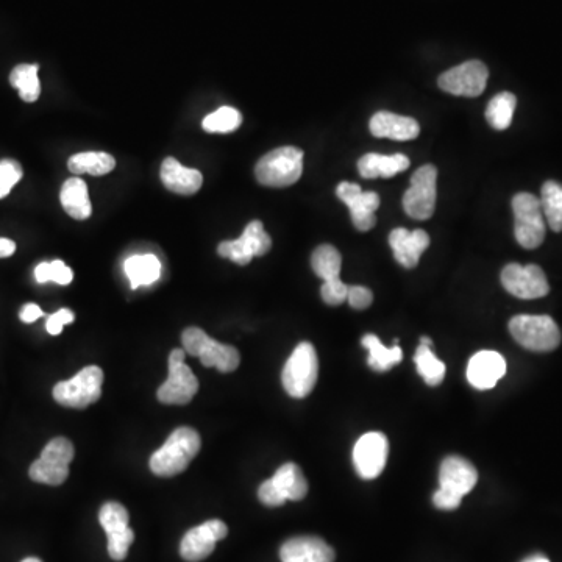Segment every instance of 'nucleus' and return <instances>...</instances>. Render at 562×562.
<instances>
[{"label": "nucleus", "mask_w": 562, "mask_h": 562, "mask_svg": "<svg viewBox=\"0 0 562 562\" xmlns=\"http://www.w3.org/2000/svg\"><path fill=\"white\" fill-rule=\"evenodd\" d=\"M202 441L194 428L180 427L169 436L163 447L150 458V470L157 477L171 478L182 474L199 455Z\"/></svg>", "instance_id": "f257e3e1"}, {"label": "nucleus", "mask_w": 562, "mask_h": 562, "mask_svg": "<svg viewBox=\"0 0 562 562\" xmlns=\"http://www.w3.org/2000/svg\"><path fill=\"white\" fill-rule=\"evenodd\" d=\"M303 172V152L297 147H278L257 163L255 177L269 188H286L299 182Z\"/></svg>", "instance_id": "f03ea898"}, {"label": "nucleus", "mask_w": 562, "mask_h": 562, "mask_svg": "<svg viewBox=\"0 0 562 562\" xmlns=\"http://www.w3.org/2000/svg\"><path fill=\"white\" fill-rule=\"evenodd\" d=\"M319 375L316 349L310 342H302L289 356L283 367L281 383L294 399H305L313 392Z\"/></svg>", "instance_id": "7ed1b4c3"}, {"label": "nucleus", "mask_w": 562, "mask_h": 562, "mask_svg": "<svg viewBox=\"0 0 562 562\" xmlns=\"http://www.w3.org/2000/svg\"><path fill=\"white\" fill-rule=\"evenodd\" d=\"M509 331L531 352H552L561 342V331L550 316L520 314L509 321Z\"/></svg>", "instance_id": "20e7f679"}, {"label": "nucleus", "mask_w": 562, "mask_h": 562, "mask_svg": "<svg viewBox=\"0 0 562 562\" xmlns=\"http://www.w3.org/2000/svg\"><path fill=\"white\" fill-rule=\"evenodd\" d=\"M104 370L97 366H88L68 381H60L54 388L55 402L66 408L85 410L93 405L102 395Z\"/></svg>", "instance_id": "39448f33"}, {"label": "nucleus", "mask_w": 562, "mask_h": 562, "mask_svg": "<svg viewBox=\"0 0 562 562\" xmlns=\"http://www.w3.org/2000/svg\"><path fill=\"white\" fill-rule=\"evenodd\" d=\"M74 445L69 439L55 438L44 447L40 458L30 466L29 475L35 483L60 486L69 477V464L74 459Z\"/></svg>", "instance_id": "423d86ee"}, {"label": "nucleus", "mask_w": 562, "mask_h": 562, "mask_svg": "<svg viewBox=\"0 0 562 562\" xmlns=\"http://www.w3.org/2000/svg\"><path fill=\"white\" fill-rule=\"evenodd\" d=\"M514 235L523 249H538L545 238V221L541 200L530 193L513 199Z\"/></svg>", "instance_id": "0eeeda50"}, {"label": "nucleus", "mask_w": 562, "mask_h": 562, "mask_svg": "<svg viewBox=\"0 0 562 562\" xmlns=\"http://www.w3.org/2000/svg\"><path fill=\"white\" fill-rule=\"evenodd\" d=\"M186 352L174 349L169 355V377L158 389L157 397L164 405H188L199 392V381L185 364Z\"/></svg>", "instance_id": "6e6552de"}, {"label": "nucleus", "mask_w": 562, "mask_h": 562, "mask_svg": "<svg viewBox=\"0 0 562 562\" xmlns=\"http://www.w3.org/2000/svg\"><path fill=\"white\" fill-rule=\"evenodd\" d=\"M436 178L438 171L433 164H425L414 172L410 189L403 196V208L408 216L417 221H425L433 216L436 205Z\"/></svg>", "instance_id": "1a4fd4ad"}, {"label": "nucleus", "mask_w": 562, "mask_h": 562, "mask_svg": "<svg viewBox=\"0 0 562 562\" xmlns=\"http://www.w3.org/2000/svg\"><path fill=\"white\" fill-rule=\"evenodd\" d=\"M271 247L272 239L264 230L263 222L252 221L247 224L241 238L221 242L217 247V253L239 266H246L253 258L266 255Z\"/></svg>", "instance_id": "9d476101"}, {"label": "nucleus", "mask_w": 562, "mask_h": 562, "mask_svg": "<svg viewBox=\"0 0 562 562\" xmlns=\"http://www.w3.org/2000/svg\"><path fill=\"white\" fill-rule=\"evenodd\" d=\"M489 71L484 63L470 60L449 69L439 77V88L453 96L478 97L488 83Z\"/></svg>", "instance_id": "9b49d317"}, {"label": "nucleus", "mask_w": 562, "mask_h": 562, "mask_svg": "<svg viewBox=\"0 0 562 562\" xmlns=\"http://www.w3.org/2000/svg\"><path fill=\"white\" fill-rule=\"evenodd\" d=\"M502 283L503 288L517 299H541L550 292L547 277L536 264H528V266L508 264L502 272Z\"/></svg>", "instance_id": "f8f14e48"}, {"label": "nucleus", "mask_w": 562, "mask_h": 562, "mask_svg": "<svg viewBox=\"0 0 562 562\" xmlns=\"http://www.w3.org/2000/svg\"><path fill=\"white\" fill-rule=\"evenodd\" d=\"M389 455V442L385 434H364L353 449V466L363 480H374L385 470Z\"/></svg>", "instance_id": "ddd939ff"}, {"label": "nucleus", "mask_w": 562, "mask_h": 562, "mask_svg": "<svg viewBox=\"0 0 562 562\" xmlns=\"http://www.w3.org/2000/svg\"><path fill=\"white\" fill-rule=\"evenodd\" d=\"M227 534V525L222 520H208L183 536L180 555L188 562L203 561L214 552L216 542L227 538Z\"/></svg>", "instance_id": "4468645a"}, {"label": "nucleus", "mask_w": 562, "mask_h": 562, "mask_svg": "<svg viewBox=\"0 0 562 562\" xmlns=\"http://www.w3.org/2000/svg\"><path fill=\"white\" fill-rule=\"evenodd\" d=\"M336 194L349 207L353 225L360 232H369L370 228H374L377 222L375 211L380 207L377 193L363 191L356 183L342 182L336 188Z\"/></svg>", "instance_id": "2eb2a0df"}, {"label": "nucleus", "mask_w": 562, "mask_h": 562, "mask_svg": "<svg viewBox=\"0 0 562 562\" xmlns=\"http://www.w3.org/2000/svg\"><path fill=\"white\" fill-rule=\"evenodd\" d=\"M506 374V361L494 350H481L472 356L467 366V380L480 391L494 388Z\"/></svg>", "instance_id": "dca6fc26"}, {"label": "nucleus", "mask_w": 562, "mask_h": 562, "mask_svg": "<svg viewBox=\"0 0 562 562\" xmlns=\"http://www.w3.org/2000/svg\"><path fill=\"white\" fill-rule=\"evenodd\" d=\"M335 550L316 536H299L281 545V562H335Z\"/></svg>", "instance_id": "f3484780"}, {"label": "nucleus", "mask_w": 562, "mask_h": 562, "mask_svg": "<svg viewBox=\"0 0 562 562\" xmlns=\"http://www.w3.org/2000/svg\"><path fill=\"white\" fill-rule=\"evenodd\" d=\"M477 481V469L467 459L461 458V456H449L442 461L441 469H439L441 488L463 498L475 488Z\"/></svg>", "instance_id": "a211bd4d"}, {"label": "nucleus", "mask_w": 562, "mask_h": 562, "mask_svg": "<svg viewBox=\"0 0 562 562\" xmlns=\"http://www.w3.org/2000/svg\"><path fill=\"white\" fill-rule=\"evenodd\" d=\"M389 244L397 263L406 269H414L419 264L422 253L430 246V236L424 230H406L395 228L389 235Z\"/></svg>", "instance_id": "6ab92c4d"}, {"label": "nucleus", "mask_w": 562, "mask_h": 562, "mask_svg": "<svg viewBox=\"0 0 562 562\" xmlns=\"http://www.w3.org/2000/svg\"><path fill=\"white\" fill-rule=\"evenodd\" d=\"M160 177L169 191L180 196H193L202 188V172L185 168L172 157L166 158L161 164Z\"/></svg>", "instance_id": "aec40b11"}, {"label": "nucleus", "mask_w": 562, "mask_h": 562, "mask_svg": "<svg viewBox=\"0 0 562 562\" xmlns=\"http://www.w3.org/2000/svg\"><path fill=\"white\" fill-rule=\"evenodd\" d=\"M370 133L377 138L411 141L419 136L420 127L416 119L389 113V111H380L370 119Z\"/></svg>", "instance_id": "412c9836"}, {"label": "nucleus", "mask_w": 562, "mask_h": 562, "mask_svg": "<svg viewBox=\"0 0 562 562\" xmlns=\"http://www.w3.org/2000/svg\"><path fill=\"white\" fill-rule=\"evenodd\" d=\"M410 168V158L403 153L395 155H380L367 153L358 161V171L363 178H391Z\"/></svg>", "instance_id": "4be33fe9"}, {"label": "nucleus", "mask_w": 562, "mask_h": 562, "mask_svg": "<svg viewBox=\"0 0 562 562\" xmlns=\"http://www.w3.org/2000/svg\"><path fill=\"white\" fill-rule=\"evenodd\" d=\"M60 200L66 213L77 221H85L93 214L88 186L82 178L72 177L66 180L65 185L61 186Z\"/></svg>", "instance_id": "5701e85b"}, {"label": "nucleus", "mask_w": 562, "mask_h": 562, "mask_svg": "<svg viewBox=\"0 0 562 562\" xmlns=\"http://www.w3.org/2000/svg\"><path fill=\"white\" fill-rule=\"evenodd\" d=\"M199 358L203 366L216 367L222 374L235 372L239 363H241V356H239L235 347L221 344V342L214 341L211 338H208L207 342L203 344Z\"/></svg>", "instance_id": "b1692460"}, {"label": "nucleus", "mask_w": 562, "mask_h": 562, "mask_svg": "<svg viewBox=\"0 0 562 562\" xmlns=\"http://www.w3.org/2000/svg\"><path fill=\"white\" fill-rule=\"evenodd\" d=\"M275 486L280 489L283 497L292 502H299L303 500L308 494V481L303 477V472L299 466L294 463H286L275 472L272 477Z\"/></svg>", "instance_id": "393cba45"}, {"label": "nucleus", "mask_w": 562, "mask_h": 562, "mask_svg": "<svg viewBox=\"0 0 562 562\" xmlns=\"http://www.w3.org/2000/svg\"><path fill=\"white\" fill-rule=\"evenodd\" d=\"M125 274L129 277L132 288L150 286L160 278L161 263L155 255H135L125 261Z\"/></svg>", "instance_id": "a878e982"}, {"label": "nucleus", "mask_w": 562, "mask_h": 562, "mask_svg": "<svg viewBox=\"0 0 562 562\" xmlns=\"http://www.w3.org/2000/svg\"><path fill=\"white\" fill-rule=\"evenodd\" d=\"M68 168L75 175L89 174L102 177L116 168V160L110 153L82 152L69 158Z\"/></svg>", "instance_id": "bb28decb"}, {"label": "nucleus", "mask_w": 562, "mask_h": 562, "mask_svg": "<svg viewBox=\"0 0 562 562\" xmlns=\"http://www.w3.org/2000/svg\"><path fill=\"white\" fill-rule=\"evenodd\" d=\"M361 344L369 350V364L370 369L375 370V372H388L392 367L397 366V364L402 363L403 352L397 344L391 349L383 346L381 344L378 336L366 335L361 339Z\"/></svg>", "instance_id": "cd10ccee"}, {"label": "nucleus", "mask_w": 562, "mask_h": 562, "mask_svg": "<svg viewBox=\"0 0 562 562\" xmlns=\"http://www.w3.org/2000/svg\"><path fill=\"white\" fill-rule=\"evenodd\" d=\"M38 65H19L10 74L11 86L19 91V96L24 102H36L40 99L41 83L38 79Z\"/></svg>", "instance_id": "c85d7f7f"}, {"label": "nucleus", "mask_w": 562, "mask_h": 562, "mask_svg": "<svg viewBox=\"0 0 562 562\" xmlns=\"http://www.w3.org/2000/svg\"><path fill=\"white\" fill-rule=\"evenodd\" d=\"M517 99L514 94L500 93L492 97L486 108V119L495 130L508 129L513 122L514 111H516Z\"/></svg>", "instance_id": "c756f323"}, {"label": "nucleus", "mask_w": 562, "mask_h": 562, "mask_svg": "<svg viewBox=\"0 0 562 562\" xmlns=\"http://www.w3.org/2000/svg\"><path fill=\"white\" fill-rule=\"evenodd\" d=\"M541 208L553 232H562V185L547 182L542 186Z\"/></svg>", "instance_id": "7c9ffc66"}, {"label": "nucleus", "mask_w": 562, "mask_h": 562, "mask_svg": "<svg viewBox=\"0 0 562 562\" xmlns=\"http://www.w3.org/2000/svg\"><path fill=\"white\" fill-rule=\"evenodd\" d=\"M341 264V253L335 247L330 246V244L317 247L313 252V257H311L313 271L316 272L317 277H321L324 281L339 278Z\"/></svg>", "instance_id": "2f4dec72"}, {"label": "nucleus", "mask_w": 562, "mask_h": 562, "mask_svg": "<svg viewBox=\"0 0 562 562\" xmlns=\"http://www.w3.org/2000/svg\"><path fill=\"white\" fill-rule=\"evenodd\" d=\"M414 363H416L420 377L424 378L428 386H438L444 381L445 364L434 356L430 346L420 344L414 355Z\"/></svg>", "instance_id": "473e14b6"}, {"label": "nucleus", "mask_w": 562, "mask_h": 562, "mask_svg": "<svg viewBox=\"0 0 562 562\" xmlns=\"http://www.w3.org/2000/svg\"><path fill=\"white\" fill-rule=\"evenodd\" d=\"M242 124V114L236 108L221 107L203 119L202 127L208 133H232Z\"/></svg>", "instance_id": "72a5a7b5"}, {"label": "nucleus", "mask_w": 562, "mask_h": 562, "mask_svg": "<svg viewBox=\"0 0 562 562\" xmlns=\"http://www.w3.org/2000/svg\"><path fill=\"white\" fill-rule=\"evenodd\" d=\"M99 520L105 533H116L129 528V511L121 503L108 502L100 508Z\"/></svg>", "instance_id": "f704fd0d"}, {"label": "nucleus", "mask_w": 562, "mask_h": 562, "mask_svg": "<svg viewBox=\"0 0 562 562\" xmlns=\"http://www.w3.org/2000/svg\"><path fill=\"white\" fill-rule=\"evenodd\" d=\"M35 278L38 283L44 285L47 281H54L58 285H69L74 274H72L71 269L66 266L61 260L52 261V263H40L35 269Z\"/></svg>", "instance_id": "c9c22d12"}, {"label": "nucleus", "mask_w": 562, "mask_h": 562, "mask_svg": "<svg viewBox=\"0 0 562 562\" xmlns=\"http://www.w3.org/2000/svg\"><path fill=\"white\" fill-rule=\"evenodd\" d=\"M108 538V555L113 561H124L129 555L130 545L135 541V533L132 528L116 531V533L107 534Z\"/></svg>", "instance_id": "e433bc0d"}, {"label": "nucleus", "mask_w": 562, "mask_h": 562, "mask_svg": "<svg viewBox=\"0 0 562 562\" xmlns=\"http://www.w3.org/2000/svg\"><path fill=\"white\" fill-rule=\"evenodd\" d=\"M22 172L21 164L15 160L0 161V199L10 194L11 189L15 188L16 183L21 180Z\"/></svg>", "instance_id": "4c0bfd02"}, {"label": "nucleus", "mask_w": 562, "mask_h": 562, "mask_svg": "<svg viewBox=\"0 0 562 562\" xmlns=\"http://www.w3.org/2000/svg\"><path fill=\"white\" fill-rule=\"evenodd\" d=\"M347 294H349V286L342 283L341 278L324 281L321 288L322 300L330 306H338L347 302Z\"/></svg>", "instance_id": "58836bf2"}, {"label": "nucleus", "mask_w": 562, "mask_h": 562, "mask_svg": "<svg viewBox=\"0 0 562 562\" xmlns=\"http://www.w3.org/2000/svg\"><path fill=\"white\" fill-rule=\"evenodd\" d=\"M208 338H210V336H208L205 331L200 330V328H186L182 335L183 350H185L188 355L199 356L200 350H202L203 344L207 342Z\"/></svg>", "instance_id": "ea45409f"}, {"label": "nucleus", "mask_w": 562, "mask_h": 562, "mask_svg": "<svg viewBox=\"0 0 562 562\" xmlns=\"http://www.w3.org/2000/svg\"><path fill=\"white\" fill-rule=\"evenodd\" d=\"M258 497H260L261 503L269 506V508H277V506L285 505L286 503V498L283 497L280 489L275 486L272 478L261 484L260 489H258Z\"/></svg>", "instance_id": "a19ab883"}, {"label": "nucleus", "mask_w": 562, "mask_h": 562, "mask_svg": "<svg viewBox=\"0 0 562 562\" xmlns=\"http://www.w3.org/2000/svg\"><path fill=\"white\" fill-rule=\"evenodd\" d=\"M347 302L350 303L353 310H366L374 302V294L364 286H349Z\"/></svg>", "instance_id": "79ce46f5"}, {"label": "nucleus", "mask_w": 562, "mask_h": 562, "mask_svg": "<svg viewBox=\"0 0 562 562\" xmlns=\"http://www.w3.org/2000/svg\"><path fill=\"white\" fill-rule=\"evenodd\" d=\"M75 316L71 310H60L57 313L52 314V316L47 319L46 330L49 331L50 335L57 336L63 331L65 325L74 322Z\"/></svg>", "instance_id": "37998d69"}, {"label": "nucleus", "mask_w": 562, "mask_h": 562, "mask_svg": "<svg viewBox=\"0 0 562 562\" xmlns=\"http://www.w3.org/2000/svg\"><path fill=\"white\" fill-rule=\"evenodd\" d=\"M461 500L463 498L459 497V495L453 494V492L447 491L444 488H439L433 495L434 506L442 509V511H453V509L461 505Z\"/></svg>", "instance_id": "c03bdc74"}, {"label": "nucleus", "mask_w": 562, "mask_h": 562, "mask_svg": "<svg viewBox=\"0 0 562 562\" xmlns=\"http://www.w3.org/2000/svg\"><path fill=\"white\" fill-rule=\"evenodd\" d=\"M43 314V310L36 303H27L19 313V317L25 324H32V322L38 321Z\"/></svg>", "instance_id": "a18cd8bd"}, {"label": "nucleus", "mask_w": 562, "mask_h": 562, "mask_svg": "<svg viewBox=\"0 0 562 562\" xmlns=\"http://www.w3.org/2000/svg\"><path fill=\"white\" fill-rule=\"evenodd\" d=\"M16 252V242L11 239L0 238V258H8Z\"/></svg>", "instance_id": "49530a36"}, {"label": "nucleus", "mask_w": 562, "mask_h": 562, "mask_svg": "<svg viewBox=\"0 0 562 562\" xmlns=\"http://www.w3.org/2000/svg\"><path fill=\"white\" fill-rule=\"evenodd\" d=\"M522 562H550L544 555H533L530 558L525 559Z\"/></svg>", "instance_id": "de8ad7c7"}, {"label": "nucleus", "mask_w": 562, "mask_h": 562, "mask_svg": "<svg viewBox=\"0 0 562 562\" xmlns=\"http://www.w3.org/2000/svg\"><path fill=\"white\" fill-rule=\"evenodd\" d=\"M22 562H43V561H41V559H38V558H27V559H24V561H22Z\"/></svg>", "instance_id": "09e8293b"}]
</instances>
